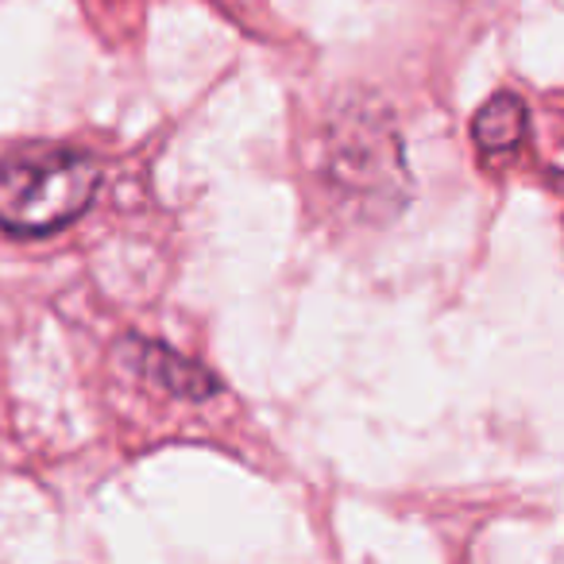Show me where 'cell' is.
Masks as SVG:
<instances>
[{
  "label": "cell",
  "instance_id": "obj_1",
  "mask_svg": "<svg viewBox=\"0 0 564 564\" xmlns=\"http://www.w3.org/2000/svg\"><path fill=\"white\" fill-rule=\"evenodd\" d=\"M317 194L352 220H391L410 202V171L391 112L371 97H345L325 117L314 151Z\"/></svg>",
  "mask_w": 564,
  "mask_h": 564
},
{
  "label": "cell",
  "instance_id": "obj_2",
  "mask_svg": "<svg viewBox=\"0 0 564 564\" xmlns=\"http://www.w3.org/2000/svg\"><path fill=\"white\" fill-rule=\"evenodd\" d=\"M101 189V163L78 148H35L0 159V225L51 236L82 217Z\"/></svg>",
  "mask_w": 564,
  "mask_h": 564
},
{
  "label": "cell",
  "instance_id": "obj_4",
  "mask_svg": "<svg viewBox=\"0 0 564 564\" xmlns=\"http://www.w3.org/2000/svg\"><path fill=\"white\" fill-rule=\"evenodd\" d=\"M530 132V109L522 97L514 94H495L479 105V112L471 117V140L484 155H502L514 151Z\"/></svg>",
  "mask_w": 564,
  "mask_h": 564
},
{
  "label": "cell",
  "instance_id": "obj_3",
  "mask_svg": "<svg viewBox=\"0 0 564 564\" xmlns=\"http://www.w3.org/2000/svg\"><path fill=\"white\" fill-rule=\"evenodd\" d=\"M117 360L128 376H135L140 383L155 387V391L171 394L182 402H209L220 394V379L213 376L205 364L182 356L178 348L159 345L148 337H124L117 345Z\"/></svg>",
  "mask_w": 564,
  "mask_h": 564
}]
</instances>
